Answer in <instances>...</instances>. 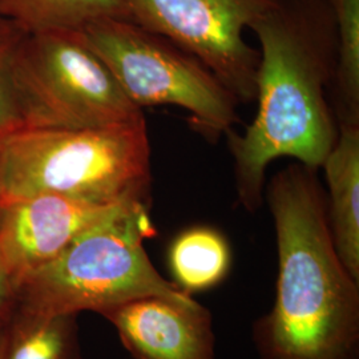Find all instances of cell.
<instances>
[{"mask_svg":"<svg viewBox=\"0 0 359 359\" xmlns=\"http://www.w3.org/2000/svg\"><path fill=\"white\" fill-rule=\"evenodd\" d=\"M276 226V301L255 327L262 359H359V281L334 246L317 169L301 163L266 188Z\"/></svg>","mask_w":359,"mask_h":359,"instance_id":"7a4b0ae2","label":"cell"},{"mask_svg":"<svg viewBox=\"0 0 359 359\" xmlns=\"http://www.w3.org/2000/svg\"><path fill=\"white\" fill-rule=\"evenodd\" d=\"M3 210H4V203H3V198L0 194V224H1V217H3Z\"/></svg>","mask_w":359,"mask_h":359,"instance_id":"ac0fdd59","label":"cell"},{"mask_svg":"<svg viewBox=\"0 0 359 359\" xmlns=\"http://www.w3.org/2000/svg\"><path fill=\"white\" fill-rule=\"evenodd\" d=\"M16 281L0 253V320L7 317L16 301Z\"/></svg>","mask_w":359,"mask_h":359,"instance_id":"2e32d148","label":"cell"},{"mask_svg":"<svg viewBox=\"0 0 359 359\" xmlns=\"http://www.w3.org/2000/svg\"><path fill=\"white\" fill-rule=\"evenodd\" d=\"M151 201L129 200L80 233L65 250L18 283L19 313L76 316L104 313L129 301L158 295L188 299L165 280L147 255L144 241L154 236Z\"/></svg>","mask_w":359,"mask_h":359,"instance_id":"277c9868","label":"cell"},{"mask_svg":"<svg viewBox=\"0 0 359 359\" xmlns=\"http://www.w3.org/2000/svg\"><path fill=\"white\" fill-rule=\"evenodd\" d=\"M4 359H75V316H16Z\"/></svg>","mask_w":359,"mask_h":359,"instance_id":"5bb4252c","label":"cell"},{"mask_svg":"<svg viewBox=\"0 0 359 359\" xmlns=\"http://www.w3.org/2000/svg\"><path fill=\"white\" fill-rule=\"evenodd\" d=\"M27 32L0 13V136L20 128L13 95V65Z\"/></svg>","mask_w":359,"mask_h":359,"instance_id":"9a60e30c","label":"cell"},{"mask_svg":"<svg viewBox=\"0 0 359 359\" xmlns=\"http://www.w3.org/2000/svg\"><path fill=\"white\" fill-rule=\"evenodd\" d=\"M259 43L256 117L243 133H225L237 201L253 213L264 204L266 170L281 157L318 169L338 139L327 102L337 27L327 0H281L249 27Z\"/></svg>","mask_w":359,"mask_h":359,"instance_id":"6da1fadb","label":"cell"},{"mask_svg":"<svg viewBox=\"0 0 359 359\" xmlns=\"http://www.w3.org/2000/svg\"><path fill=\"white\" fill-rule=\"evenodd\" d=\"M129 20L168 39L217 77L238 103L256 102L259 52L244 31L281 0H124Z\"/></svg>","mask_w":359,"mask_h":359,"instance_id":"52a82bcc","label":"cell"},{"mask_svg":"<svg viewBox=\"0 0 359 359\" xmlns=\"http://www.w3.org/2000/svg\"><path fill=\"white\" fill-rule=\"evenodd\" d=\"M10 329H11V322H10V314H8L7 317L0 320V359L6 358Z\"/></svg>","mask_w":359,"mask_h":359,"instance_id":"e0dca14e","label":"cell"},{"mask_svg":"<svg viewBox=\"0 0 359 359\" xmlns=\"http://www.w3.org/2000/svg\"><path fill=\"white\" fill-rule=\"evenodd\" d=\"M140 109L176 105L204 136L218 140L240 120L238 100L205 65L136 23L103 18L77 31Z\"/></svg>","mask_w":359,"mask_h":359,"instance_id":"8992f818","label":"cell"},{"mask_svg":"<svg viewBox=\"0 0 359 359\" xmlns=\"http://www.w3.org/2000/svg\"><path fill=\"white\" fill-rule=\"evenodd\" d=\"M13 83L26 128H103L144 118L77 31L27 34Z\"/></svg>","mask_w":359,"mask_h":359,"instance_id":"5b68a950","label":"cell"},{"mask_svg":"<svg viewBox=\"0 0 359 359\" xmlns=\"http://www.w3.org/2000/svg\"><path fill=\"white\" fill-rule=\"evenodd\" d=\"M121 203L126 201L100 204L59 194H40L6 204L0 224V253L16 286Z\"/></svg>","mask_w":359,"mask_h":359,"instance_id":"ba28073f","label":"cell"},{"mask_svg":"<svg viewBox=\"0 0 359 359\" xmlns=\"http://www.w3.org/2000/svg\"><path fill=\"white\" fill-rule=\"evenodd\" d=\"M0 13L27 34L79 31L93 20H129L124 0H0Z\"/></svg>","mask_w":359,"mask_h":359,"instance_id":"7c38bea8","label":"cell"},{"mask_svg":"<svg viewBox=\"0 0 359 359\" xmlns=\"http://www.w3.org/2000/svg\"><path fill=\"white\" fill-rule=\"evenodd\" d=\"M136 359H215L212 316L193 297H142L102 313Z\"/></svg>","mask_w":359,"mask_h":359,"instance_id":"9c48e42d","label":"cell"},{"mask_svg":"<svg viewBox=\"0 0 359 359\" xmlns=\"http://www.w3.org/2000/svg\"><path fill=\"white\" fill-rule=\"evenodd\" d=\"M168 259L175 283L191 295L224 281L231 269V248L216 229L193 226L172 241Z\"/></svg>","mask_w":359,"mask_h":359,"instance_id":"8fae6325","label":"cell"},{"mask_svg":"<svg viewBox=\"0 0 359 359\" xmlns=\"http://www.w3.org/2000/svg\"><path fill=\"white\" fill-rule=\"evenodd\" d=\"M337 27L334 115L338 124H359V0H327Z\"/></svg>","mask_w":359,"mask_h":359,"instance_id":"4fadbf2b","label":"cell"},{"mask_svg":"<svg viewBox=\"0 0 359 359\" xmlns=\"http://www.w3.org/2000/svg\"><path fill=\"white\" fill-rule=\"evenodd\" d=\"M145 118L103 128H22L0 136L4 205L40 194L114 204L151 201Z\"/></svg>","mask_w":359,"mask_h":359,"instance_id":"3957f363","label":"cell"},{"mask_svg":"<svg viewBox=\"0 0 359 359\" xmlns=\"http://www.w3.org/2000/svg\"><path fill=\"white\" fill-rule=\"evenodd\" d=\"M321 168L327 184V219L334 246L359 281V124H338V139Z\"/></svg>","mask_w":359,"mask_h":359,"instance_id":"30bf717a","label":"cell"}]
</instances>
